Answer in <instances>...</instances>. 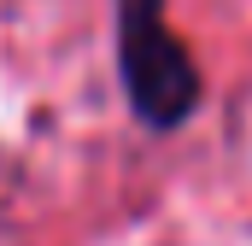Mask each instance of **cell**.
I'll list each match as a JSON object with an SVG mask.
<instances>
[{
  "mask_svg": "<svg viewBox=\"0 0 252 246\" xmlns=\"http://www.w3.org/2000/svg\"><path fill=\"white\" fill-rule=\"evenodd\" d=\"M112 12H118V76L129 112L158 135L182 129L205 100V76L188 41L170 35L164 0H112Z\"/></svg>",
  "mask_w": 252,
  "mask_h": 246,
  "instance_id": "6da1fadb",
  "label": "cell"
}]
</instances>
